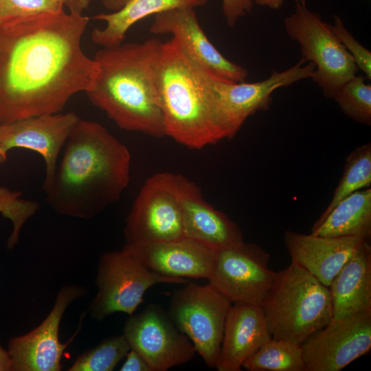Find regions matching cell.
Returning <instances> with one entry per match:
<instances>
[{
	"label": "cell",
	"mask_w": 371,
	"mask_h": 371,
	"mask_svg": "<svg viewBox=\"0 0 371 371\" xmlns=\"http://www.w3.org/2000/svg\"><path fill=\"white\" fill-rule=\"evenodd\" d=\"M150 31L170 34L193 62L215 78L229 82H245L248 71L227 59L210 42L202 29L194 8H177L154 15Z\"/></svg>",
	"instance_id": "14"
},
{
	"label": "cell",
	"mask_w": 371,
	"mask_h": 371,
	"mask_svg": "<svg viewBox=\"0 0 371 371\" xmlns=\"http://www.w3.org/2000/svg\"><path fill=\"white\" fill-rule=\"evenodd\" d=\"M67 7L69 12L82 14L89 6L91 0H54Z\"/></svg>",
	"instance_id": "33"
},
{
	"label": "cell",
	"mask_w": 371,
	"mask_h": 371,
	"mask_svg": "<svg viewBox=\"0 0 371 371\" xmlns=\"http://www.w3.org/2000/svg\"><path fill=\"white\" fill-rule=\"evenodd\" d=\"M344 48L352 57L357 67L363 72L366 80H371V52L361 45L345 27L342 19L334 15L333 25L328 24Z\"/></svg>",
	"instance_id": "30"
},
{
	"label": "cell",
	"mask_w": 371,
	"mask_h": 371,
	"mask_svg": "<svg viewBox=\"0 0 371 371\" xmlns=\"http://www.w3.org/2000/svg\"><path fill=\"white\" fill-rule=\"evenodd\" d=\"M333 318L371 309V247L365 242L332 280Z\"/></svg>",
	"instance_id": "21"
},
{
	"label": "cell",
	"mask_w": 371,
	"mask_h": 371,
	"mask_svg": "<svg viewBox=\"0 0 371 371\" xmlns=\"http://www.w3.org/2000/svg\"><path fill=\"white\" fill-rule=\"evenodd\" d=\"M289 36L301 47L302 58L315 65L311 80L324 95L333 98L340 87L359 71L352 57L306 0H295L294 12L284 21Z\"/></svg>",
	"instance_id": "6"
},
{
	"label": "cell",
	"mask_w": 371,
	"mask_h": 371,
	"mask_svg": "<svg viewBox=\"0 0 371 371\" xmlns=\"http://www.w3.org/2000/svg\"><path fill=\"white\" fill-rule=\"evenodd\" d=\"M131 347L124 335L111 336L78 356L69 371H112Z\"/></svg>",
	"instance_id": "26"
},
{
	"label": "cell",
	"mask_w": 371,
	"mask_h": 371,
	"mask_svg": "<svg viewBox=\"0 0 371 371\" xmlns=\"http://www.w3.org/2000/svg\"><path fill=\"white\" fill-rule=\"evenodd\" d=\"M302 58L290 68L273 70L267 79L256 82H229L208 74L218 116L227 139L233 138L248 117L269 109L271 94L277 89L288 87L311 78L315 65Z\"/></svg>",
	"instance_id": "10"
},
{
	"label": "cell",
	"mask_w": 371,
	"mask_h": 371,
	"mask_svg": "<svg viewBox=\"0 0 371 371\" xmlns=\"http://www.w3.org/2000/svg\"><path fill=\"white\" fill-rule=\"evenodd\" d=\"M306 371H339L371 348V309L333 318L301 345Z\"/></svg>",
	"instance_id": "13"
},
{
	"label": "cell",
	"mask_w": 371,
	"mask_h": 371,
	"mask_svg": "<svg viewBox=\"0 0 371 371\" xmlns=\"http://www.w3.org/2000/svg\"><path fill=\"white\" fill-rule=\"evenodd\" d=\"M39 209L34 200L21 198V192L0 186V213L12 224V232L8 239V249H12L18 243L23 225Z\"/></svg>",
	"instance_id": "28"
},
{
	"label": "cell",
	"mask_w": 371,
	"mask_h": 371,
	"mask_svg": "<svg viewBox=\"0 0 371 371\" xmlns=\"http://www.w3.org/2000/svg\"><path fill=\"white\" fill-rule=\"evenodd\" d=\"M123 335L151 371H166L195 355L190 340L176 327L168 312L156 304L126 321Z\"/></svg>",
	"instance_id": "12"
},
{
	"label": "cell",
	"mask_w": 371,
	"mask_h": 371,
	"mask_svg": "<svg viewBox=\"0 0 371 371\" xmlns=\"http://www.w3.org/2000/svg\"><path fill=\"white\" fill-rule=\"evenodd\" d=\"M126 359L120 370L121 371H151L142 357L134 350L131 349L126 354Z\"/></svg>",
	"instance_id": "32"
},
{
	"label": "cell",
	"mask_w": 371,
	"mask_h": 371,
	"mask_svg": "<svg viewBox=\"0 0 371 371\" xmlns=\"http://www.w3.org/2000/svg\"><path fill=\"white\" fill-rule=\"evenodd\" d=\"M45 202L59 214L89 219L117 201L130 181L126 146L100 123L80 119L64 147Z\"/></svg>",
	"instance_id": "2"
},
{
	"label": "cell",
	"mask_w": 371,
	"mask_h": 371,
	"mask_svg": "<svg viewBox=\"0 0 371 371\" xmlns=\"http://www.w3.org/2000/svg\"><path fill=\"white\" fill-rule=\"evenodd\" d=\"M82 286H64L58 291L54 305L42 323L30 333L14 337L8 343L13 371H60V360L69 342L63 344L58 338L62 317L75 300L85 296Z\"/></svg>",
	"instance_id": "15"
},
{
	"label": "cell",
	"mask_w": 371,
	"mask_h": 371,
	"mask_svg": "<svg viewBox=\"0 0 371 371\" xmlns=\"http://www.w3.org/2000/svg\"><path fill=\"white\" fill-rule=\"evenodd\" d=\"M161 45L152 38L102 47L93 58L98 74L85 92L120 128L157 138L165 136L157 86Z\"/></svg>",
	"instance_id": "3"
},
{
	"label": "cell",
	"mask_w": 371,
	"mask_h": 371,
	"mask_svg": "<svg viewBox=\"0 0 371 371\" xmlns=\"http://www.w3.org/2000/svg\"><path fill=\"white\" fill-rule=\"evenodd\" d=\"M184 236L219 251L244 242L240 228L203 198L199 186L178 175Z\"/></svg>",
	"instance_id": "18"
},
{
	"label": "cell",
	"mask_w": 371,
	"mask_h": 371,
	"mask_svg": "<svg viewBox=\"0 0 371 371\" xmlns=\"http://www.w3.org/2000/svg\"><path fill=\"white\" fill-rule=\"evenodd\" d=\"M371 185V143L357 147L346 158L342 177L319 222L344 198Z\"/></svg>",
	"instance_id": "25"
},
{
	"label": "cell",
	"mask_w": 371,
	"mask_h": 371,
	"mask_svg": "<svg viewBox=\"0 0 371 371\" xmlns=\"http://www.w3.org/2000/svg\"><path fill=\"white\" fill-rule=\"evenodd\" d=\"M64 6L54 0H0V24L42 13H56Z\"/></svg>",
	"instance_id": "29"
},
{
	"label": "cell",
	"mask_w": 371,
	"mask_h": 371,
	"mask_svg": "<svg viewBox=\"0 0 371 371\" xmlns=\"http://www.w3.org/2000/svg\"><path fill=\"white\" fill-rule=\"evenodd\" d=\"M124 234L128 245L165 243L186 238L178 175L159 172L146 179L126 217Z\"/></svg>",
	"instance_id": "9"
},
{
	"label": "cell",
	"mask_w": 371,
	"mask_h": 371,
	"mask_svg": "<svg viewBox=\"0 0 371 371\" xmlns=\"http://www.w3.org/2000/svg\"><path fill=\"white\" fill-rule=\"evenodd\" d=\"M187 282L186 278L166 277L150 271L122 249L106 251L98 262L95 279L98 293L88 311L98 321L117 312L131 315L152 286Z\"/></svg>",
	"instance_id": "8"
},
{
	"label": "cell",
	"mask_w": 371,
	"mask_h": 371,
	"mask_svg": "<svg viewBox=\"0 0 371 371\" xmlns=\"http://www.w3.org/2000/svg\"><path fill=\"white\" fill-rule=\"evenodd\" d=\"M311 234L320 236L371 237V188L359 190L341 199L319 222Z\"/></svg>",
	"instance_id": "23"
},
{
	"label": "cell",
	"mask_w": 371,
	"mask_h": 371,
	"mask_svg": "<svg viewBox=\"0 0 371 371\" xmlns=\"http://www.w3.org/2000/svg\"><path fill=\"white\" fill-rule=\"evenodd\" d=\"M8 158V155L4 154L0 150V165L3 164Z\"/></svg>",
	"instance_id": "37"
},
{
	"label": "cell",
	"mask_w": 371,
	"mask_h": 371,
	"mask_svg": "<svg viewBox=\"0 0 371 371\" xmlns=\"http://www.w3.org/2000/svg\"><path fill=\"white\" fill-rule=\"evenodd\" d=\"M232 302L209 284L187 282L175 291L168 313L207 366L216 368Z\"/></svg>",
	"instance_id": "7"
},
{
	"label": "cell",
	"mask_w": 371,
	"mask_h": 371,
	"mask_svg": "<svg viewBox=\"0 0 371 371\" xmlns=\"http://www.w3.org/2000/svg\"><path fill=\"white\" fill-rule=\"evenodd\" d=\"M81 118L74 112L36 115L0 124V150L15 148L34 150L42 156L45 175L42 190L49 187L61 150Z\"/></svg>",
	"instance_id": "16"
},
{
	"label": "cell",
	"mask_w": 371,
	"mask_h": 371,
	"mask_svg": "<svg viewBox=\"0 0 371 371\" xmlns=\"http://www.w3.org/2000/svg\"><path fill=\"white\" fill-rule=\"evenodd\" d=\"M272 338L260 305L235 303L225 319L218 371H240L245 360Z\"/></svg>",
	"instance_id": "20"
},
{
	"label": "cell",
	"mask_w": 371,
	"mask_h": 371,
	"mask_svg": "<svg viewBox=\"0 0 371 371\" xmlns=\"http://www.w3.org/2000/svg\"><path fill=\"white\" fill-rule=\"evenodd\" d=\"M369 241L353 236H320L286 230L284 242L291 262L328 287L344 264Z\"/></svg>",
	"instance_id": "19"
},
{
	"label": "cell",
	"mask_w": 371,
	"mask_h": 371,
	"mask_svg": "<svg viewBox=\"0 0 371 371\" xmlns=\"http://www.w3.org/2000/svg\"><path fill=\"white\" fill-rule=\"evenodd\" d=\"M363 75L345 82L333 96L342 112L357 122L371 125V85Z\"/></svg>",
	"instance_id": "27"
},
{
	"label": "cell",
	"mask_w": 371,
	"mask_h": 371,
	"mask_svg": "<svg viewBox=\"0 0 371 371\" xmlns=\"http://www.w3.org/2000/svg\"><path fill=\"white\" fill-rule=\"evenodd\" d=\"M0 371H13L12 357L8 351L5 350L0 344Z\"/></svg>",
	"instance_id": "34"
},
{
	"label": "cell",
	"mask_w": 371,
	"mask_h": 371,
	"mask_svg": "<svg viewBox=\"0 0 371 371\" xmlns=\"http://www.w3.org/2000/svg\"><path fill=\"white\" fill-rule=\"evenodd\" d=\"M260 306L272 338L299 346L333 317L328 287L293 262L276 272Z\"/></svg>",
	"instance_id": "5"
},
{
	"label": "cell",
	"mask_w": 371,
	"mask_h": 371,
	"mask_svg": "<svg viewBox=\"0 0 371 371\" xmlns=\"http://www.w3.org/2000/svg\"><path fill=\"white\" fill-rule=\"evenodd\" d=\"M254 3L271 9L278 10L284 3V0H254Z\"/></svg>",
	"instance_id": "36"
},
{
	"label": "cell",
	"mask_w": 371,
	"mask_h": 371,
	"mask_svg": "<svg viewBox=\"0 0 371 371\" xmlns=\"http://www.w3.org/2000/svg\"><path fill=\"white\" fill-rule=\"evenodd\" d=\"M122 249L155 273L193 279H208L217 254V251L187 238L165 243L125 244Z\"/></svg>",
	"instance_id": "17"
},
{
	"label": "cell",
	"mask_w": 371,
	"mask_h": 371,
	"mask_svg": "<svg viewBox=\"0 0 371 371\" xmlns=\"http://www.w3.org/2000/svg\"><path fill=\"white\" fill-rule=\"evenodd\" d=\"M129 0H101L106 9L116 12L122 9Z\"/></svg>",
	"instance_id": "35"
},
{
	"label": "cell",
	"mask_w": 371,
	"mask_h": 371,
	"mask_svg": "<svg viewBox=\"0 0 371 371\" xmlns=\"http://www.w3.org/2000/svg\"><path fill=\"white\" fill-rule=\"evenodd\" d=\"M262 247L245 241L217 251L208 284L233 304L261 305L276 275Z\"/></svg>",
	"instance_id": "11"
},
{
	"label": "cell",
	"mask_w": 371,
	"mask_h": 371,
	"mask_svg": "<svg viewBox=\"0 0 371 371\" xmlns=\"http://www.w3.org/2000/svg\"><path fill=\"white\" fill-rule=\"evenodd\" d=\"M157 86L165 136L193 149L226 138L208 74L193 62L173 38L162 42Z\"/></svg>",
	"instance_id": "4"
},
{
	"label": "cell",
	"mask_w": 371,
	"mask_h": 371,
	"mask_svg": "<svg viewBox=\"0 0 371 371\" xmlns=\"http://www.w3.org/2000/svg\"><path fill=\"white\" fill-rule=\"evenodd\" d=\"M253 6L252 0H223V13L227 24L235 26L240 18L251 11Z\"/></svg>",
	"instance_id": "31"
},
{
	"label": "cell",
	"mask_w": 371,
	"mask_h": 371,
	"mask_svg": "<svg viewBox=\"0 0 371 371\" xmlns=\"http://www.w3.org/2000/svg\"><path fill=\"white\" fill-rule=\"evenodd\" d=\"M90 18L42 13L0 24V124L62 112L99 66L82 50Z\"/></svg>",
	"instance_id": "1"
},
{
	"label": "cell",
	"mask_w": 371,
	"mask_h": 371,
	"mask_svg": "<svg viewBox=\"0 0 371 371\" xmlns=\"http://www.w3.org/2000/svg\"><path fill=\"white\" fill-rule=\"evenodd\" d=\"M249 371H306L301 346L271 338L243 363Z\"/></svg>",
	"instance_id": "24"
},
{
	"label": "cell",
	"mask_w": 371,
	"mask_h": 371,
	"mask_svg": "<svg viewBox=\"0 0 371 371\" xmlns=\"http://www.w3.org/2000/svg\"><path fill=\"white\" fill-rule=\"evenodd\" d=\"M208 0H129L120 10L111 13H99L93 19L103 21V28H95L92 41L107 47L123 43L129 28L137 21L150 15L177 8H196L205 5Z\"/></svg>",
	"instance_id": "22"
}]
</instances>
